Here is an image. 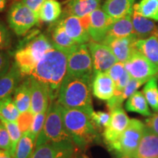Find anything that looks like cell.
I'll use <instances>...</instances> for the list:
<instances>
[{
  "label": "cell",
  "instance_id": "1",
  "mask_svg": "<svg viewBox=\"0 0 158 158\" xmlns=\"http://www.w3.org/2000/svg\"><path fill=\"white\" fill-rule=\"evenodd\" d=\"M67 68L68 54L53 45L37 62L30 76L47 88L50 101L57 99L61 84L67 74Z\"/></svg>",
  "mask_w": 158,
  "mask_h": 158
},
{
  "label": "cell",
  "instance_id": "2",
  "mask_svg": "<svg viewBox=\"0 0 158 158\" xmlns=\"http://www.w3.org/2000/svg\"><path fill=\"white\" fill-rule=\"evenodd\" d=\"M92 78L66 74L59 89L57 101L64 108L78 109L91 116Z\"/></svg>",
  "mask_w": 158,
  "mask_h": 158
},
{
  "label": "cell",
  "instance_id": "3",
  "mask_svg": "<svg viewBox=\"0 0 158 158\" xmlns=\"http://www.w3.org/2000/svg\"><path fill=\"white\" fill-rule=\"evenodd\" d=\"M62 111L65 129L78 149H86L100 140L97 128L87 114L63 106Z\"/></svg>",
  "mask_w": 158,
  "mask_h": 158
},
{
  "label": "cell",
  "instance_id": "4",
  "mask_svg": "<svg viewBox=\"0 0 158 158\" xmlns=\"http://www.w3.org/2000/svg\"><path fill=\"white\" fill-rule=\"evenodd\" d=\"M61 142L73 141L65 129L62 106L55 100L49 103L44 126L37 136L35 147L46 143Z\"/></svg>",
  "mask_w": 158,
  "mask_h": 158
},
{
  "label": "cell",
  "instance_id": "5",
  "mask_svg": "<svg viewBox=\"0 0 158 158\" xmlns=\"http://www.w3.org/2000/svg\"><path fill=\"white\" fill-rule=\"evenodd\" d=\"M146 124L140 120L132 118L115 143L110 146V149L116 152L121 157L135 158L138 146L141 141Z\"/></svg>",
  "mask_w": 158,
  "mask_h": 158
},
{
  "label": "cell",
  "instance_id": "6",
  "mask_svg": "<svg viewBox=\"0 0 158 158\" xmlns=\"http://www.w3.org/2000/svg\"><path fill=\"white\" fill-rule=\"evenodd\" d=\"M39 14L22 2H15L7 13V23L17 36H23L39 23Z\"/></svg>",
  "mask_w": 158,
  "mask_h": 158
},
{
  "label": "cell",
  "instance_id": "7",
  "mask_svg": "<svg viewBox=\"0 0 158 158\" xmlns=\"http://www.w3.org/2000/svg\"><path fill=\"white\" fill-rule=\"evenodd\" d=\"M67 73L93 78V62L87 43L77 44L68 51Z\"/></svg>",
  "mask_w": 158,
  "mask_h": 158
},
{
  "label": "cell",
  "instance_id": "8",
  "mask_svg": "<svg viewBox=\"0 0 158 158\" xmlns=\"http://www.w3.org/2000/svg\"><path fill=\"white\" fill-rule=\"evenodd\" d=\"M124 64L130 77L136 80L147 83L152 78L158 76V67L137 49Z\"/></svg>",
  "mask_w": 158,
  "mask_h": 158
},
{
  "label": "cell",
  "instance_id": "9",
  "mask_svg": "<svg viewBox=\"0 0 158 158\" xmlns=\"http://www.w3.org/2000/svg\"><path fill=\"white\" fill-rule=\"evenodd\" d=\"M76 147L73 142L46 143L35 147L29 158H75Z\"/></svg>",
  "mask_w": 158,
  "mask_h": 158
},
{
  "label": "cell",
  "instance_id": "10",
  "mask_svg": "<svg viewBox=\"0 0 158 158\" xmlns=\"http://www.w3.org/2000/svg\"><path fill=\"white\" fill-rule=\"evenodd\" d=\"M67 34L78 44H86L91 40L88 32L89 15L78 18L68 14L60 19Z\"/></svg>",
  "mask_w": 158,
  "mask_h": 158
},
{
  "label": "cell",
  "instance_id": "11",
  "mask_svg": "<svg viewBox=\"0 0 158 158\" xmlns=\"http://www.w3.org/2000/svg\"><path fill=\"white\" fill-rule=\"evenodd\" d=\"M89 49L94 72H107L118 62L109 47L102 43L91 40L87 43Z\"/></svg>",
  "mask_w": 158,
  "mask_h": 158
},
{
  "label": "cell",
  "instance_id": "12",
  "mask_svg": "<svg viewBox=\"0 0 158 158\" xmlns=\"http://www.w3.org/2000/svg\"><path fill=\"white\" fill-rule=\"evenodd\" d=\"M110 120L108 125L104 129L103 138L108 147L117 141L129 124L130 119L122 107L110 110Z\"/></svg>",
  "mask_w": 158,
  "mask_h": 158
},
{
  "label": "cell",
  "instance_id": "13",
  "mask_svg": "<svg viewBox=\"0 0 158 158\" xmlns=\"http://www.w3.org/2000/svg\"><path fill=\"white\" fill-rule=\"evenodd\" d=\"M114 21L102 8H98L89 15L88 32L92 40L102 43L106 38L108 28Z\"/></svg>",
  "mask_w": 158,
  "mask_h": 158
},
{
  "label": "cell",
  "instance_id": "14",
  "mask_svg": "<svg viewBox=\"0 0 158 158\" xmlns=\"http://www.w3.org/2000/svg\"><path fill=\"white\" fill-rule=\"evenodd\" d=\"M138 40V37L135 35L121 38L106 37L102 43L109 47L118 62L124 63L127 62L136 49L135 44Z\"/></svg>",
  "mask_w": 158,
  "mask_h": 158
},
{
  "label": "cell",
  "instance_id": "15",
  "mask_svg": "<svg viewBox=\"0 0 158 158\" xmlns=\"http://www.w3.org/2000/svg\"><path fill=\"white\" fill-rule=\"evenodd\" d=\"M92 92L97 98L108 101L115 93V83L106 72H94L92 84Z\"/></svg>",
  "mask_w": 158,
  "mask_h": 158
},
{
  "label": "cell",
  "instance_id": "16",
  "mask_svg": "<svg viewBox=\"0 0 158 158\" xmlns=\"http://www.w3.org/2000/svg\"><path fill=\"white\" fill-rule=\"evenodd\" d=\"M31 79V106L30 111L37 114L44 109H48L50 103L48 91L44 85L29 76Z\"/></svg>",
  "mask_w": 158,
  "mask_h": 158
},
{
  "label": "cell",
  "instance_id": "17",
  "mask_svg": "<svg viewBox=\"0 0 158 158\" xmlns=\"http://www.w3.org/2000/svg\"><path fill=\"white\" fill-rule=\"evenodd\" d=\"M135 158H158V135L147 125L144 128Z\"/></svg>",
  "mask_w": 158,
  "mask_h": 158
},
{
  "label": "cell",
  "instance_id": "18",
  "mask_svg": "<svg viewBox=\"0 0 158 158\" xmlns=\"http://www.w3.org/2000/svg\"><path fill=\"white\" fill-rule=\"evenodd\" d=\"M20 46H24L38 62L43 56L53 47V43L43 34L35 35L27 40L23 41Z\"/></svg>",
  "mask_w": 158,
  "mask_h": 158
},
{
  "label": "cell",
  "instance_id": "19",
  "mask_svg": "<svg viewBox=\"0 0 158 158\" xmlns=\"http://www.w3.org/2000/svg\"><path fill=\"white\" fill-rule=\"evenodd\" d=\"M135 0H106L102 9L114 21L132 14Z\"/></svg>",
  "mask_w": 158,
  "mask_h": 158
},
{
  "label": "cell",
  "instance_id": "20",
  "mask_svg": "<svg viewBox=\"0 0 158 158\" xmlns=\"http://www.w3.org/2000/svg\"><path fill=\"white\" fill-rule=\"evenodd\" d=\"M23 76L14 62L8 72L0 78V100L13 94L15 89L21 84Z\"/></svg>",
  "mask_w": 158,
  "mask_h": 158
},
{
  "label": "cell",
  "instance_id": "21",
  "mask_svg": "<svg viewBox=\"0 0 158 158\" xmlns=\"http://www.w3.org/2000/svg\"><path fill=\"white\" fill-rule=\"evenodd\" d=\"M132 21L134 31L138 39H146L153 36L158 37V26L152 20L143 17L133 10Z\"/></svg>",
  "mask_w": 158,
  "mask_h": 158
},
{
  "label": "cell",
  "instance_id": "22",
  "mask_svg": "<svg viewBox=\"0 0 158 158\" xmlns=\"http://www.w3.org/2000/svg\"><path fill=\"white\" fill-rule=\"evenodd\" d=\"M101 0H70L67 5L68 14L84 18L100 8Z\"/></svg>",
  "mask_w": 158,
  "mask_h": 158
},
{
  "label": "cell",
  "instance_id": "23",
  "mask_svg": "<svg viewBox=\"0 0 158 158\" xmlns=\"http://www.w3.org/2000/svg\"><path fill=\"white\" fill-rule=\"evenodd\" d=\"M13 100L20 114L30 110L31 106V79L27 77L21 82L13 92Z\"/></svg>",
  "mask_w": 158,
  "mask_h": 158
},
{
  "label": "cell",
  "instance_id": "24",
  "mask_svg": "<svg viewBox=\"0 0 158 158\" xmlns=\"http://www.w3.org/2000/svg\"><path fill=\"white\" fill-rule=\"evenodd\" d=\"M133 35L135 34L132 21V14H130L114 21L108 28L106 38H121L132 36Z\"/></svg>",
  "mask_w": 158,
  "mask_h": 158
},
{
  "label": "cell",
  "instance_id": "25",
  "mask_svg": "<svg viewBox=\"0 0 158 158\" xmlns=\"http://www.w3.org/2000/svg\"><path fill=\"white\" fill-rule=\"evenodd\" d=\"M51 38L53 45L60 50L65 51L67 54L71 48L78 44L67 34L64 26L60 20L57 21L52 29Z\"/></svg>",
  "mask_w": 158,
  "mask_h": 158
},
{
  "label": "cell",
  "instance_id": "26",
  "mask_svg": "<svg viewBox=\"0 0 158 158\" xmlns=\"http://www.w3.org/2000/svg\"><path fill=\"white\" fill-rule=\"evenodd\" d=\"M145 84V82L142 81L136 80L134 78H130L127 86L119 94H114L111 98L107 101L108 109L110 110H114V108L122 107V105L125 100L130 98L132 94H133L139 89L142 85Z\"/></svg>",
  "mask_w": 158,
  "mask_h": 158
},
{
  "label": "cell",
  "instance_id": "27",
  "mask_svg": "<svg viewBox=\"0 0 158 158\" xmlns=\"http://www.w3.org/2000/svg\"><path fill=\"white\" fill-rule=\"evenodd\" d=\"M135 46L139 52L158 67V37L153 36L138 39Z\"/></svg>",
  "mask_w": 158,
  "mask_h": 158
},
{
  "label": "cell",
  "instance_id": "28",
  "mask_svg": "<svg viewBox=\"0 0 158 158\" xmlns=\"http://www.w3.org/2000/svg\"><path fill=\"white\" fill-rule=\"evenodd\" d=\"M125 108L127 111L138 113L145 116H150L152 114L150 111L149 104L143 92L140 91L135 92L127 99Z\"/></svg>",
  "mask_w": 158,
  "mask_h": 158
},
{
  "label": "cell",
  "instance_id": "29",
  "mask_svg": "<svg viewBox=\"0 0 158 158\" xmlns=\"http://www.w3.org/2000/svg\"><path fill=\"white\" fill-rule=\"evenodd\" d=\"M62 13V5L57 0H45L39 10L40 19L45 23H54Z\"/></svg>",
  "mask_w": 158,
  "mask_h": 158
},
{
  "label": "cell",
  "instance_id": "30",
  "mask_svg": "<svg viewBox=\"0 0 158 158\" xmlns=\"http://www.w3.org/2000/svg\"><path fill=\"white\" fill-rule=\"evenodd\" d=\"M36 139L30 130L23 133L18 143L13 158H29L35 147Z\"/></svg>",
  "mask_w": 158,
  "mask_h": 158
},
{
  "label": "cell",
  "instance_id": "31",
  "mask_svg": "<svg viewBox=\"0 0 158 158\" xmlns=\"http://www.w3.org/2000/svg\"><path fill=\"white\" fill-rule=\"evenodd\" d=\"M138 14L158 22V0H141L133 7Z\"/></svg>",
  "mask_w": 158,
  "mask_h": 158
},
{
  "label": "cell",
  "instance_id": "32",
  "mask_svg": "<svg viewBox=\"0 0 158 158\" xmlns=\"http://www.w3.org/2000/svg\"><path fill=\"white\" fill-rule=\"evenodd\" d=\"M142 92L150 107L158 111V76L146 83Z\"/></svg>",
  "mask_w": 158,
  "mask_h": 158
},
{
  "label": "cell",
  "instance_id": "33",
  "mask_svg": "<svg viewBox=\"0 0 158 158\" xmlns=\"http://www.w3.org/2000/svg\"><path fill=\"white\" fill-rule=\"evenodd\" d=\"M20 112L11 95L0 100V117L11 122H16Z\"/></svg>",
  "mask_w": 158,
  "mask_h": 158
},
{
  "label": "cell",
  "instance_id": "34",
  "mask_svg": "<svg viewBox=\"0 0 158 158\" xmlns=\"http://www.w3.org/2000/svg\"><path fill=\"white\" fill-rule=\"evenodd\" d=\"M0 122H2L4 124H5L7 131H8L11 143L10 153L12 156L14 157L17 145L18 143H19V140L21 139V135H22V133H21V130H20L16 122L8 121V120H6L5 118L1 117H0Z\"/></svg>",
  "mask_w": 158,
  "mask_h": 158
},
{
  "label": "cell",
  "instance_id": "35",
  "mask_svg": "<svg viewBox=\"0 0 158 158\" xmlns=\"http://www.w3.org/2000/svg\"><path fill=\"white\" fill-rule=\"evenodd\" d=\"M47 111H48V109H44L40 113L35 114L34 116V120H33L32 124H31L30 131L36 140L37 136L42 130L43 126H44Z\"/></svg>",
  "mask_w": 158,
  "mask_h": 158
},
{
  "label": "cell",
  "instance_id": "36",
  "mask_svg": "<svg viewBox=\"0 0 158 158\" xmlns=\"http://www.w3.org/2000/svg\"><path fill=\"white\" fill-rule=\"evenodd\" d=\"M34 116L35 114L30 110H27V111L20 114L16 122L22 134L31 130Z\"/></svg>",
  "mask_w": 158,
  "mask_h": 158
},
{
  "label": "cell",
  "instance_id": "37",
  "mask_svg": "<svg viewBox=\"0 0 158 158\" xmlns=\"http://www.w3.org/2000/svg\"><path fill=\"white\" fill-rule=\"evenodd\" d=\"M91 119L96 128L102 129L106 128L109 124L110 120V114L103 111H94L90 116Z\"/></svg>",
  "mask_w": 158,
  "mask_h": 158
},
{
  "label": "cell",
  "instance_id": "38",
  "mask_svg": "<svg viewBox=\"0 0 158 158\" xmlns=\"http://www.w3.org/2000/svg\"><path fill=\"white\" fill-rule=\"evenodd\" d=\"M11 42L10 32L2 23L0 22V51L10 48Z\"/></svg>",
  "mask_w": 158,
  "mask_h": 158
},
{
  "label": "cell",
  "instance_id": "39",
  "mask_svg": "<svg viewBox=\"0 0 158 158\" xmlns=\"http://www.w3.org/2000/svg\"><path fill=\"white\" fill-rule=\"evenodd\" d=\"M10 138L7 128L2 122H0V149L6 150L10 152Z\"/></svg>",
  "mask_w": 158,
  "mask_h": 158
},
{
  "label": "cell",
  "instance_id": "40",
  "mask_svg": "<svg viewBox=\"0 0 158 158\" xmlns=\"http://www.w3.org/2000/svg\"><path fill=\"white\" fill-rule=\"evenodd\" d=\"M125 68H124V64L123 62H117L116 64H114L113 66L108 70L107 73L108 74L114 83H116L119 80L120 78L123 76V74L125 72Z\"/></svg>",
  "mask_w": 158,
  "mask_h": 158
},
{
  "label": "cell",
  "instance_id": "41",
  "mask_svg": "<svg viewBox=\"0 0 158 158\" xmlns=\"http://www.w3.org/2000/svg\"><path fill=\"white\" fill-rule=\"evenodd\" d=\"M10 67V56L7 53L0 51V78L8 72Z\"/></svg>",
  "mask_w": 158,
  "mask_h": 158
},
{
  "label": "cell",
  "instance_id": "42",
  "mask_svg": "<svg viewBox=\"0 0 158 158\" xmlns=\"http://www.w3.org/2000/svg\"><path fill=\"white\" fill-rule=\"evenodd\" d=\"M146 125L152 131L158 135V112L152 114L149 118L146 119Z\"/></svg>",
  "mask_w": 158,
  "mask_h": 158
},
{
  "label": "cell",
  "instance_id": "43",
  "mask_svg": "<svg viewBox=\"0 0 158 158\" xmlns=\"http://www.w3.org/2000/svg\"><path fill=\"white\" fill-rule=\"evenodd\" d=\"M45 0H22V2L26 6L29 7V8L32 10L38 13L40 9L41 6Z\"/></svg>",
  "mask_w": 158,
  "mask_h": 158
},
{
  "label": "cell",
  "instance_id": "44",
  "mask_svg": "<svg viewBox=\"0 0 158 158\" xmlns=\"http://www.w3.org/2000/svg\"><path fill=\"white\" fill-rule=\"evenodd\" d=\"M0 158H13L9 151L0 149Z\"/></svg>",
  "mask_w": 158,
  "mask_h": 158
},
{
  "label": "cell",
  "instance_id": "45",
  "mask_svg": "<svg viewBox=\"0 0 158 158\" xmlns=\"http://www.w3.org/2000/svg\"><path fill=\"white\" fill-rule=\"evenodd\" d=\"M7 0H0V13L5 9Z\"/></svg>",
  "mask_w": 158,
  "mask_h": 158
},
{
  "label": "cell",
  "instance_id": "46",
  "mask_svg": "<svg viewBox=\"0 0 158 158\" xmlns=\"http://www.w3.org/2000/svg\"><path fill=\"white\" fill-rule=\"evenodd\" d=\"M75 158H83V156H82V157H81V156H80V155H77L76 156V157H75Z\"/></svg>",
  "mask_w": 158,
  "mask_h": 158
},
{
  "label": "cell",
  "instance_id": "47",
  "mask_svg": "<svg viewBox=\"0 0 158 158\" xmlns=\"http://www.w3.org/2000/svg\"><path fill=\"white\" fill-rule=\"evenodd\" d=\"M83 158H88V157H86V156H85V155H83Z\"/></svg>",
  "mask_w": 158,
  "mask_h": 158
},
{
  "label": "cell",
  "instance_id": "48",
  "mask_svg": "<svg viewBox=\"0 0 158 158\" xmlns=\"http://www.w3.org/2000/svg\"><path fill=\"white\" fill-rule=\"evenodd\" d=\"M121 158H126V157H121Z\"/></svg>",
  "mask_w": 158,
  "mask_h": 158
}]
</instances>
